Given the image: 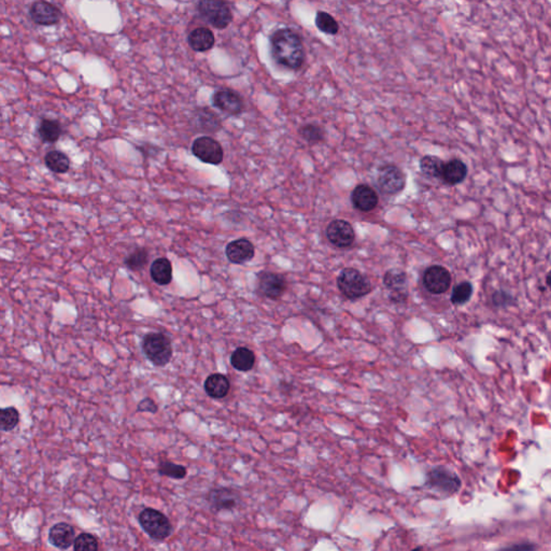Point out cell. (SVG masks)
Instances as JSON below:
<instances>
[{
	"label": "cell",
	"instance_id": "18",
	"mask_svg": "<svg viewBox=\"0 0 551 551\" xmlns=\"http://www.w3.org/2000/svg\"><path fill=\"white\" fill-rule=\"evenodd\" d=\"M49 541L55 548L66 550L69 547H72L76 541L74 529L69 523H56L50 529Z\"/></svg>",
	"mask_w": 551,
	"mask_h": 551
},
{
	"label": "cell",
	"instance_id": "17",
	"mask_svg": "<svg viewBox=\"0 0 551 551\" xmlns=\"http://www.w3.org/2000/svg\"><path fill=\"white\" fill-rule=\"evenodd\" d=\"M225 255L231 263L241 265V264L251 261L255 257V246L250 240L240 238V239L234 240L226 246Z\"/></svg>",
	"mask_w": 551,
	"mask_h": 551
},
{
	"label": "cell",
	"instance_id": "14",
	"mask_svg": "<svg viewBox=\"0 0 551 551\" xmlns=\"http://www.w3.org/2000/svg\"><path fill=\"white\" fill-rule=\"evenodd\" d=\"M212 102L218 109L222 110L225 113L231 114V115H237V114L241 113L243 107H245L241 96L235 90H230V88H221V90H216L212 96Z\"/></svg>",
	"mask_w": 551,
	"mask_h": 551
},
{
	"label": "cell",
	"instance_id": "31",
	"mask_svg": "<svg viewBox=\"0 0 551 551\" xmlns=\"http://www.w3.org/2000/svg\"><path fill=\"white\" fill-rule=\"evenodd\" d=\"M473 292L474 289L472 283L468 282V281L458 283V285L454 287V291H452V304L456 305V306H461V305L466 304L470 300Z\"/></svg>",
	"mask_w": 551,
	"mask_h": 551
},
{
	"label": "cell",
	"instance_id": "19",
	"mask_svg": "<svg viewBox=\"0 0 551 551\" xmlns=\"http://www.w3.org/2000/svg\"><path fill=\"white\" fill-rule=\"evenodd\" d=\"M468 176V166L461 159H450L445 163L442 180L448 186H456L463 182Z\"/></svg>",
	"mask_w": 551,
	"mask_h": 551
},
{
	"label": "cell",
	"instance_id": "27",
	"mask_svg": "<svg viewBox=\"0 0 551 551\" xmlns=\"http://www.w3.org/2000/svg\"><path fill=\"white\" fill-rule=\"evenodd\" d=\"M38 134L45 143H56L62 135V127L54 120L43 119L39 124Z\"/></svg>",
	"mask_w": 551,
	"mask_h": 551
},
{
	"label": "cell",
	"instance_id": "13",
	"mask_svg": "<svg viewBox=\"0 0 551 551\" xmlns=\"http://www.w3.org/2000/svg\"><path fill=\"white\" fill-rule=\"evenodd\" d=\"M259 290L267 298L277 301L287 290V281L279 273L263 271L259 275Z\"/></svg>",
	"mask_w": 551,
	"mask_h": 551
},
{
	"label": "cell",
	"instance_id": "33",
	"mask_svg": "<svg viewBox=\"0 0 551 551\" xmlns=\"http://www.w3.org/2000/svg\"><path fill=\"white\" fill-rule=\"evenodd\" d=\"M159 472L161 475L167 476L173 479H183L186 476V468L184 466L169 461L161 462Z\"/></svg>",
	"mask_w": 551,
	"mask_h": 551
},
{
	"label": "cell",
	"instance_id": "30",
	"mask_svg": "<svg viewBox=\"0 0 551 551\" xmlns=\"http://www.w3.org/2000/svg\"><path fill=\"white\" fill-rule=\"evenodd\" d=\"M316 26L318 27L319 31L326 35H337L340 31V24L330 13H324V11H318L316 15Z\"/></svg>",
	"mask_w": 551,
	"mask_h": 551
},
{
	"label": "cell",
	"instance_id": "25",
	"mask_svg": "<svg viewBox=\"0 0 551 551\" xmlns=\"http://www.w3.org/2000/svg\"><path fill=\"white\" fill-rule=\"evenodd\" d=\"M231 363L237 371H251L255 363V353L247 347L237 348L232 354Z\"/></svg>",
	"mask_w": 551,
	"mask_h": 551
},
{
	"label": "cell",
	"instance_id": "38",
	"mask_svg": "<svg viewBox=\"0 0 551 551\" xmlns=\"http://www.w3.org/2000/svg\"><path fill=\"white\" fill-rule=\"evenodd\" d=\"M413 551H422V548H420V547H419V548L413 549Z\"/></svg>",
	"mask_w": 551,
	"mask_h": 551
},
{
	"label": "cell",
	"instance_id": "24",
	"mask_svg": "<svg viewBox=\"0 0 551 551\" xmlns=\"http://www.w3.org/2000/svg\"><path fill=\"white\" fill-rule=\"evenodd\" d=\"M445 162L434 155H426L420 159L419 168L423 176L428 179H442Z\"/></svg>",
	"mask_w": 551,
	"mask_h": 551
},
{
	"label": "cell",
	"instance_id": "37",
	"mask_svg": "<svg viewBox=\"0 0 551 551\" xmlns=\"http://www.w3.org/2000/svg\"><path fill=\"white\" fill-rule=\"evenodd\" d=\"M536 546L530 543H523V544H516L513 546L505 547V548L500 549L499 551H535Z\"/></svg>",
	"mask_w": 551,
	"mask_h": 551
},
{
	"label": "cell",
	"instance_id": "26",
	"mask_svg": "<svg viewBox=\"0 0 551 551\" xmlns=\"http://www.w3.org/2000/svg\"><path fill=\"white\" fill-rule=\"evenodd\" d=\"M45 164L55 174H66L70 168V159L62 151L52 150L45 154Z\"/></svg>",
	"mask_w": 551,
	"mask_h": 551
},
{
	"label": "cell",
	"instance_id": "35",
	"mask_svg": "<svg viewBox=\"0 0 551 551\" xmlns=\"http://www.w3.org/2000/svg\"><path fill=\"white\" fill-rule=\"evenodd\" d=\"M492 303L497 307H509L515 304V298L506 291H497L492 295Z\"/></svg>",
	"mask_w": 551,
	"mask_h": 551
},
{
	"label": "cell",
	"instance_id": "8",
	"mask_svg": "<svg viewBox=\"0 0 551 551\" xmlns=\"http://www.w3.org/2000/svg\"><path fill=\"white\" fill-rule=\"evenodd\" d=\"M192 152L195 157L207 164L219 165L223 162L224 152L221 145L208 136L195 139L192 145Z\"/></svg>",
	"mask_w": 551,
	"mask_h": 551
},
{
	"label": "cell",
	"instance_id": "22",
	"mask_svg": "<svg viewBox=\"0 0 551 551\" xmlns=\"http://www.w3.org/2000/svg\"><path fill=\"white\" fill-rule=\"evenodd\" d=\"M150 276L159 285H167L173 280V265L166 257L155 259L151 265Z\"/></svg>",
	"mask_w": 551,
	"mask_h": 551
},
{
	"label": "cell",
	"instance_id": "23",
	"mask_svg": "<svg viewBox=\"0 0 551 551\" xmlns=\"http://www.w3.org/2000/svg\"><path fill=\"white\" fill-rule=\"evenodd\" d=\"M194 125L200 131L204 133H216L221 129V122L214 112L208 109H202L194 118Z\"/></svg>",
	"mask_w": 551,
	"mask_h": 551
},
{
	"label": "cell",
	"instance_id": "28",
	"mask_svg": "<svg viewBox=\"0 0 551 551\" xmlns=\"http://www.w3.org/2000/svg\"><path fill=\"white\" fill-rule=\"evenodd\" d=\"M149 262V253L145 248H138L124 259L127 269L133 271H141L147 266Z\"/></svg>",
	"mask_w": 551,
	"mask_h": 551
},
{
	"label": "cell",
	"instance_id": "20",
	"mask_svg": "<svg viewBox=\"0 0 551 551\" xmlns=\"http://www.w3.org/2000/svg\"><path fill=\"white\" fill-rule=\"evenodd\" d=\"M205 391L211 399H224L230 392L231 383L222 374H212L205 381Z\"/></svg>",
	"mask_w": 551,
	"mask_h": 551
},
{
	"label": "cell",
	"instance_id": "16",
	"mask_svg": "<svg viewBox=\"0 0 551 551\" xmlns=\"http://www.w3.org/2000/svg\"><path fill=\"white\" fill-rule=\"evenodd\" d=\"M350 198L354 208L362 212L373 211L379 202L377 192L369 184H359L356 186Z\"/></svg>",
	"mask_w": 551,
	"mask_h": 551
},
{
	"label": "cell",
	"instance_id": "4",
	"mask_svg": "<svg viewBox=\"0 0 551 551\" xmlns=\"http://www.w3.org/2000/svg\"><path fill=\"white\" fill-rule=\"evenodd\" d=\"M426 488L442 497H452L461 488V479L449 468L438 466L428 474Z\"/></svg>",
	"mask_w": 551,
	"mask_h": 551
},
{
	"label": "cell",
	"instance_id": "21",
	"mask_svg": "<svg viewBox=\"0 0 551 551\" xmlns=\"http://www.w3.org/2000/svg\"><path fill=\"white\" fill-rule=\"evenodd\" d=\"M189 45L196 52H206L214 45V35L209 29L200 27L191 31L189 35Z\"/></svg>",
	"mask_w": 551,
	"mask_h": 551
},
{
	"label": "cell",
	"instance_id": "7",
	"mask_svg": "<svg viewBox=\"0 0 551 551\" xmlns=\"http://www.w3.org/2000/svg\"><path fill=\"white\" fill-rule=\"evenodd\" d=\"M376 182L383 194L397 195L406 186V176L397 165L385 164L378 169Z\"/></svg>",
	"mask_w": 551,
	"mask_h": 551
},
{
	"label": "cell",
	"instance_id": "1",
	"mask_svg": "<svg viewBox=\"0 0 551 551\" xmlns=\"http://www.w3.org/2000/svg\"><path fill=\"white\" fill-rule=\"evenodd\" d=\"M271 53L278 64L287 68L300 69L305 62V49L302 38L291 29H280L271 38Z\"/></svg>",
	"mask_w": 551,
	"mask_h": 551
},
{
	"label": "cell",
	"instance_id": "36",
	"mask_svg": "<svg viewBox=\"0 0 551 551\" xmlns=\"http://www.w3.org/2000/svg\"><path fill=\"white\" fill-rule=\"evenodd\" d=\"M138 411L139 413H157V410H159V407L157 405L155 404V401H153L152 399H149V397H145L143 399V401L138 404Z\"/></svg>",
	"mask_w": 551,
	"mask_h": 551
},
{
	"label": "cell",
	"instance_id": "29",
	"mask_svg": "<svg viewBox=\"0 0 551 551\" xmlns=\"http://www.w3.org/2000/svg\"><path fill=\"white\" fill-rule=\"evenodd\" d=\"M19 422V413L15 407L0 408V431L9 432L15 430Z\"/></svg>",
	"mask_w": 551,
	"mask_h": 551
},
{
	"label": "cell",
	"instance_id": "2",
	"mask_svg": "<svg viewBox=\"0 0 551 551\" xmlns=\"http://www.w3.org/2000/svg\"><path fill=\"white\" fill-rule=\"evenodd\" d=\"M337 287L340 293L348 300H359L373 290L369 278L354 269H344L337 277Z\"/></svg>",
	"mask_w": 551,
	"mask_h": 551
},
{
	"label": "cell",
	"instance_id": "32",
	"mask_svg": "<svg viewBox=\"0 0 551 551\" xmlns=\"http://www.w3.org/2000/svg\"><path fill=\"white\" fill-rule=\"evenodd\" d=\"M300 135L304 138L307 143H318L324 141V131L322 127L317 124H306L300 129Z\"/></svg>",
	"mask_w": 551,
	"mask_h": 551
},
{
	"label": "cell",
	"instance_id": "5",
	"mask_svg": "<svg viewBox=\"0 0 551 551\" xmlns=\"http://www.w3.org/2000/svg\"><path fill=\"white\" fill-rule=\"evenodd\" d=\"M139 523L145 532L155 541H164L173 533V525L164 513L145 509L139 515Z\"/></svg>",
	"mask_w": 551,
	"mask_h": 551
},
{
	"label": "cell",
	"instance_id": "9",
	"mask_svg": "<svg viewBox=\"0 0 551 551\" xmlns=\"http://www.w3.org/2000/svg\"><path fill=\"white\" fill-rule=\"evenodd\" d=\"M452 281L450 271L440 265H432L423 273V285L431 294H444L450 288Z\"/></svg>",
	"mask_w": 551,
	"mask_h": 551
},
{
	"label": "cell",
	"instance_id": "15",
	"mask_svg": "<svg viewBox=\"0 0 551 551\" xmlns=\"http://www.w3.org/2000/svg\"><path fill=\"white\" fill-rule=\"evenodd\" d=\"M208 502L214 511H231L239 504V493L230 488H216L209 492Z\"/></svg>",
	"mask_w": 551,
	"mask_h": 551
},
{
	"label": "cell",
	"instance_id": "11",
	"mask_svg": "<svg viewBox=\"0 0 551 551\" xmlns=\"http://www.w3.org/2000/svg\"><path fill=\"white\" fill-rule=\"evenodd\" d=\"M383 285L390 291V300L395 304H403L406 302L407 276L401 269H390L383 276Z\"/></svg>",
	"mask_w": 551,
	"mask_h": 551
},
{
	"label": "cell",
	"instance_id": "6",
	"mask_svg": "<svg viewBox=\"0 0 551 551\" xmlns=\"http://www.w3.org/2000/svg\"><path fill=\"white\" fill-rule=\"evenodd\" d=\"M198 13L202 19L218 29H224L233 19L231 9L224 1L204 0L198 3Z\"/></svg>",
	"mask_w": 551,
	"mask_h": 551
},
{
	"label": "cell",
	"instance_id": "3",
	"mask_svg": "<svg viewBox=\"0 0 551 551\" xmlns=\"http://www.w3.org/2000/svg\"><path fill=\"white\" fill-rule=\"evenodd\" d=\"M143 351L155 366L167 365L173 357L170 340L163 333H149L143 340Z\"/></svg>",
	"mask_w": 551,
	"mask_h": 551
},
{
	"label": "cell",
	"instance_id": "12",
	"mask_svg": "<svg viewBox=\"0 0 551 551\" xmlns=\"http://www.w3.org/2000/svg\"><path fill=\"white\" fill-rule=\"evenodd\" d=\"M29 17L37 25L52 26L61 21L62 13L52 3L47 1H36L29 8Z\"/></svg>",
	"mask_w": 551,
	"mask_h": 551
},
{
	"label": "cell",
	"instance_id": "34",
	"mask_svg": "<svg viewBox=\"0 0 551 551\" xmlns=\"http://www.w3.org/2000/svg\"><path fill=\"white\" fill-rule=\"evenodd\" d=\"M74 551H98V541L90 533H81L74 543Z\"/></svg>",
	"mask_w": 551,
	"mask_h": 551
},
{
	"label": "cell",
	"instance_id": "10",
	"mask_svg": "<svg viewBox=\"0 0 551 551\" xmlns=\"http://www.w3.org/2000/svg\"><path fill=\"white\" fill-rule=\"evenodd\" d=\"M326 234L328 241L340 249L349 248L356 240L354 228L346 220H333L326 227Z\"/></svg>",
	"mask_w": 551,
	"mask_h": 551
}]
</instances>
